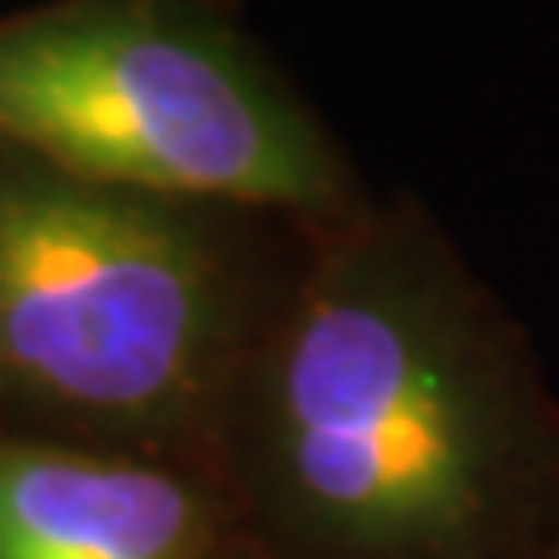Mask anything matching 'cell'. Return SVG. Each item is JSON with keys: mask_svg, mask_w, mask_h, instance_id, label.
<instances>
[{"mask_svg": "<svg viewBox=\"0 0 559 559\" xmlns=\"http://www.w3.org/2000/svg\"><path fill=\"white\" fill-rule=\"evenodd\" d=\"M224 331L219 257L159 197L0 173V378L103 415L197 388Z\"/></svg>", "mask_w": 559, "mask_h": 559, "instance_id": "cell-3", "label": "cell"}, {"mask_svg": "<svg viewBox=\"0 0 559 559\" xmlns=\"http://www.w3.org/2000/svg\"><path fill=\"white\" fill-rule=\"evenodd\" d=\"M197 503L150 466L0 452V559H182Z\"/></svg>", "mask_w": 559, "mask_h": 559, "instance_id": "cell-4", "label": "cell"}, {"mask_svg": "<svg viewBox=\"0 0 559 559\" xmlns=\"http://www.w3.org/2000/svg\"><path fill=\"white\" fill-rule=\"evenodd\" d=\"M275 425L299 495L369 546H452L495 462V369L462 312L406 266L326 275L275 359Z\"/></svg>", "mask_w": 559, "mask_h": 559, "instance_id": "cell-2", "label": "cell"}, {"mask_svg": "<svg viewBox=\"0 0 559 559\" xmlns=\"http://www.w3.org/2000/svg\"><path fill=\"white\" fill-rule=\"evenodd\" d=\"M0 145L159 201L318 210L322 131L215 0H57L0 14Z\"/></svg>", "mask_w": 559, "mask_h": 559, "instance_id": "cell-1", "label": "cell"}]
</instances>
